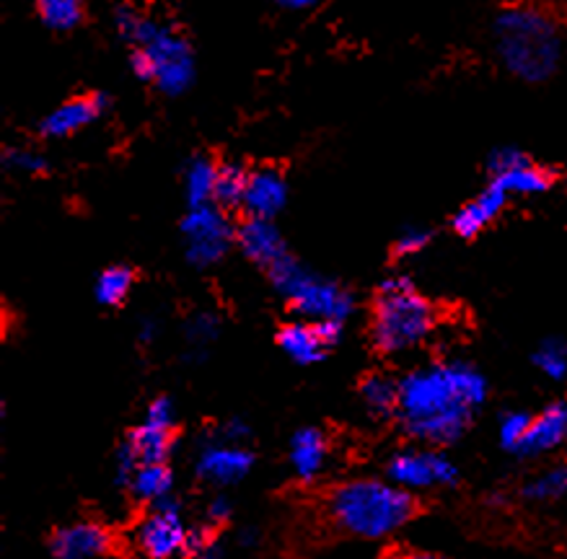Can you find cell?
Instances as JSON below:
<instances>
[{
  "label": "cell",
  "mask_w": 567,
  "mask_h": 559,
  "mask_svg": "<svg viewBox=\"0 0 567 559\" xmlns=\"http://www.w3.org/2000/svg\"><path fill=\"white\" fill-rule=\"evenodd\" d=\"M487 400V381L464 360L427 363L400 381L396 420L402 431L427 446H449L470 431Z\"/></svg>",
  "instance_id": "obj_1"
},
{
  "label": "cell",
  "mask_w": 567,
  "mask_h": 559,
  "mask_svg": "<svg viewBox=\"0 0 567 559\" xmlns=\"http://www.w3.org/2000/svg\"><path fill=\"white\" fill-rule=\"evenodd\" d=\"M114 27L133 48L130 68L135 79L153 83L164 96H182L195 83V52L174 27L158 24L133 6L114 9Z\"/></svg>",
  "instance_id": "obj_2"
},
{
  "label": "cell",
  "mask_w": 567,
  "mask_h": 559,
  "mask_svg": "<svg viewBox=\"0 0 567 559\" xmlns=\"http://www.w3.org/2000/svg\"><path fill=\"white\" fill-rule=\"evenodd\" d=\"M495 52L505 71L524 83H544L563 60V34L557 21L539 6L516 3L503 9L493 24Z\"/></svg>",
  "instance_id": "obj_3"
},
{
  "label": "cell",
  "mask_w": 567,
  "mask_h": 559,
  "mask_svg": "<svg viewBox=\"0 0 567 559\" xmlns=\"http://www.w3.org/2000/svg\"><path fill=\"white\" fill-rule=\"evenodd\" d=\"M334 524L360 539H386L415 516V497L394 482L352 479L329 497Z\"/></svg>",
  "instance_id": "obj_4"
},
{
  "label": "cell",
  "mask_w": 567,
  "mask_h": 559,
  "mask_svg": "<svg viewBox=\"0 0 567 559\" xmlns=\"http://www.w3.org/2000/svg\"><path fill=\"white\" fill-rule=\"evenodd\" d=\"M439 311L404 275H392L379 286L373 301L371 340L384 355H400L431 340Z\"/></svg>",
  "instance_id": "obj_5"
},
{
  "label": "cell",
  "mask_w": 567,
  "mask_h": 559,
  "mask_svg": "<svg viewBox=\"0 0 567 559\" xmlns=\"http://www.w3.org/2000/svg\"><path fill=\"white\" fill-rule=\"evenodd\" d=\"M267 278H270V286L309 321H344L355 311V298L348 288L334 280L319 278L290 255L267 267Z\"/></svg>",
  "instance_id": "obj_6"
},
{
  "label": "cell",
  "mask_w": 567,
  "mask_h": 559,
  "mask_svg": "<svg viewBox=\"0 0 567 559\" xmlns=\"http://www.w3.org/2000/svg\"><path fill=\"white\" fill-rule=\"evenodd\" d=\"M182 234L187 241L184 257L197 270H208V267L218 265L236 241V228L216 203L189 208L182 220Z\"/></svg>",
  "instance_id": "obj_7"
},
{
  "label": "cell",
  "mask_w": 567,
  "mask_h": 559,
  "mask_svg": "<svg viewBox=\"0 0 567 559\" xmlns=\"http://www.w3.org/2000/svg\"><path fill=\"white\" fill-rule=\"evenodd\" d=\"M386 477L404 489H433L449 487L458 477L456 464L439 448H408L400 451L386 466Z\"/></svg>",
  "instance_id": "obj_8"
},
{
  "label": "cell",
  "mask_w": 567,
  "mask_h": 559,
  "mask_svg": "<svg viewBox=\"0 0 567 559\" xmlns=\"http://www.w3.org/2000/svg\"><path fill=\"white\" fill-rule=\"evenodd\" d=\"M189 528L182 524L179 500L174 495L153 503L151 516L137 526V549L151 559H172L187 549Z\"/></svg>",
  "instance_id": "obj_9"
},
{
  "label": "cell",
  "mask_w": 567,
  "mask_h": 559,
  "mask_svg": "<svg viewBox=\"0 0 567 559\" xmlns=\"http://www.w3.org/2000/svg\"><path fill=\"white\" fill-rule=\"evenodd\" d=\"M489 182L501 184L508 195H542L551 187V172L534 164L524 151L505 145L489 153Z\"/></svg>",
  "instance_id": "obj_10"
},
{
  "label": "cell",
  "mask_w": 567,
  "mask_h": 559,
  "mask_svg": "<svg viewBox=\"0 0 567 559\" xmlns=\"http://www.w3.org/2000/svg\"><path fill=\"white\" fill-rule=\"evenodd\" d=\"M174 404L168 396H156L145 410L143 425L127 435V446L141 464H166L174 448Z\"/></svg>",
  "instance_id": "obj_11"
},
{
  "label": "cell",
  "mask_w": 567,
  "mask_h": 559,
  "mask_svg": "<svg viewBox=\"0 0 567 559\" xmlns=\"http://www.w3.org/2000/svg\"><path fill=\"white\" fill-rule=\"evenodd\" d=\"M255 466V456L239 443L210 441L205 443L200 454H197V477L210 482V485H236L241 482Z\"/></svg>",
  "instance_id": "obj_12"
},
{
  "label": "cell",
  "mask_w": 567,
  "mask_h": 559,
  "mask_svg": "<svg viewBox=\"0 0 567 559\" xmlns=\"http://www.w3.org/2000/svg\"><path fill=\"white\" fill-rule=\"evenodd\" d=\"M112 99L106 94H86L68 99L65 104H60L52 110L48 117L40 122V133L44 137H52V141H60V137H71L81 133L83 127H89L91 122L102 117V114L110 110Z\"/></svg>",
  "instance_id": "obj_13"
},
{
  "label": "cell",
  "mask_w": 567,
  "mask_h": 559,
  "mask_svg": "<svg viewBox=\"0 0 567 559\" xmlns=\"http://www.w3.org/2000/svg\"><path fill=\"white\" fill-rule=\"evenodd\" d=\"M112 536L104 526L81 520L58 528L50 539V551L55 559H94L110 551Z\"/></svg>",
  "instance_id": "obj_14"
},
{
  "label": "cell",
  "mask_w": 567,
  "mask_h": 559,
  "mask_svg": "<svg viewBox=\"0 0 567 559\" xmlns=\"http://www.w3.org/2000/svg\"><path fill=\"white\" fill-rule=\"evenodd\" d=\"M236 244H239V249L249 262L265 267V270L288 255L278 226L267 218L247 216V220L236 228Z\"/></svg>",
  "instance_id": "obj_15"
},
{
  "label": "cell",
  "mask_w": 567,
  "mask_h": 559,
  "mask_svg": "<svg viewBox=\"0 0 567 559\" xmlns=\"http://www.w3.org/2000/svg\"><path fill=\"white\" fill-rule=\"evenodd\" d=\"M288 203V182L275 168H257L249 172L247 193H244L241 208L251 218L272 220Z\"/></svg>",
  "instance_id": "obj_16"
},
{
  "label": "cell",
  "mask_w": 567,
  "mask_h": 559,
  "mask_svg": "<svg viewBox=\"0 0 567 559\" xmlns=\"http://www.w3.org/2000/svg\"><path fill=\"white\" fill-rule=\"evenodd\" d=\"M505 203H508V193H505L501 184L489 182L474 200L466 203L464 208H458L454 220H451V228H454L462 239H474V236L485 231V228L501 216Z\"/></svg>",
  "instance_id": "obj_17"
},
{
  "label": "cell",
  "mask_w": 567,
  "mask_h": 559,
  "mask_svg": "<svg viewBox=\"0 0 567 559\" xmlns=\"http://www.w3.org/2000/svg\"><path fill=\"white\" fill-rule=\"evenodd\" d=\"M567 441V404L555 402L544 407L539 415L532 417L524 443H520L518 456H542L563 446Z\"/></svg>",
  "instance_id": "obj_18"
},
{
  "label": "cell",
  "mask_w": 567,
  "mask_h": 559,
  "mask_svg": "<svg viewBox=\"0 0 567 559\" xmlns=\"http://www.w3.org/2000/svg\"><path fill=\"white\" fill-rule=\"evenodd\" d=\"M278 344L282 352L293 360L298 365H313L319 360H324L329 352L327 342L321 340L317 332V324L309 319L303 321H293V324H286L278 332Z\"/></svg>",
  "instance_id": "obj_19"
},
{
  "label": "cell",
  "mask_w": 567,
  "mask_h": 559,
  "mask_svg": "<svg viewBox=\"0 0 567 559\" xmlns=\"http://www.w3.org/2000/svg\"><path fill=\"white\" fill-rule=\"evenodd\" d=\"M327 464V438L317 427H301L290 441V466L303 482L317 479Z\"/></svg>",
  "instance_id": "obj_20"
},
{
  "label": "cell",
  "mask_w": 567,
  "mask_h": 559,
  "mask_svg": "<svg viewBox=\"0 0 567 559\" xmlns=\"http://www.w3.org/2000/svg\"><path fill=\"white\" fill-rule=\"evenodd\" d=\"M216 179L218 164L208 156H195L184 164V197L189 208H200L216 200Z\"/></svg>",
  "instance_id": "obj_21"
},
{
  "label": "cell",
  "mask_w": 567,
  "mask_h": 559,
  "mask_svg": "<svg viewBox=\"0 0 567 559\" xmlns=\"http://www.w3.org/2000/svg\"><path fill=\"white\" fill-rule=\"evenodd\" d=\"M360 400H363L365 410L373 412L375 417L396 415V407H400V384L389 376H381V373H371L360 384Z\"/></svg>",
  "instance_id": "obj_22"
},
{
  "label": "cell",
  "mask_w": 567,
  "mask_h": 559,
  "mask_svg": "<svg viewBox=\"0 0 567 559\" xmlns=\"http://www.w3.org/2000/svg\"><path fill=\"white\" fill-rule=\"evenodd\" d=\"M127 487L137 500H145L153 505L156 500H161V497L172 495L174 474L166 464H141Z\"/></svg>",
  "instance_id": "obj_23"
},
{
  "label": "cell",
  "mask_w": 567,
  "mask_h": 559,
  "mask_svg": "<svg viewBox=\"0 0 567 559\" xmlns=\"http://www.w3.org/2000/svg\"><path fill=\"white\" fill-rule=\"evenodd\" d=\"M34 6L52 32H71L83 21V0H34Z\"/></svg>",
  "instance_id": "obj_24"
},
{
  "label": "cell",
  "mask_w": 567,
  "mask_h": 559,
  "mask_svg": "<svg viewBox=\"0 0 567 559\" xmlns=\"http://www.w3.org/2000/svg\"><path fill=\"white\" fill-rule=\"evenodd\" d=\"M133 280H135V275L130 267H125V265L106 267V270L96 278V286H94L96 301L102 306L125 303L130 290H133Z\"/></svg>",
  "instance_id": "obj_25"
},
{
  "label": "cell",
  "mask_w": 567,
  "mask_h": 559,
  "mask_svg": "<svg viewBox=\"0 0 567 559\" xmlns=\"http://www.w3.org/2000/svg\"><path fill=\"white\" fill-rule=\"evenodd\" d=\"M249 172H244L239 164H224L218 166V179H216V205L220 208H241L244 193H247Z\"/></svg>",
  "instance_id": "obj_26"
},
{
  "label": "cell",
  "mask_w": 567,
  "mask_h": 559,
  "mask_svg": "<svg viewBox=\"0 0 567 559\" xmlns=\"http://www.w3.org/2000/svg\"><path fill=\"white\" fill-rule=\"evenodd\" d=\"M565 489H567V479H565L563 469L542 472L528 482H524V487H520V497H526V500H532V503H551V500H557Z\"/></svg>",
  "instance_id": "obj_27"
},
{
  "label": "cell",
  "mask_w": 567,
  "mask_h": 559,
  "mask_svg": "<svg viewBox=\"0 0 567 559\" xmlns=\"http://www.w3.org/2000/svg\"><path fill=\"white\" fill-rule=\"evenodd\" d=\"M534 365L544 376L559 381L567 376V344L559 340H544L534 352Z\"/></svg>",
  "instance_id": "obj_28"
},
{
  "label": "cell",
  "mask_w": 567,
  "mask_h": 559,
  "mask_svg": "<svg viewBox=\"0 0 567 559\" xmlns=\"http://www.w3.org/2000/svg\"><path fill=\"white\" fill-rule=\"evenodd\" d=\"M528 427H532V415H528V412H505L501 417V425H497L501 446L518 456L520 443H524Z\"/></svg>",
  "instance_id": "obj_29"
},
{
  "label": "cell",
  "mask_w": 567,
  "mask_h": 559,
  "mask_svg": "<svg viewBox=\"0 0 567 559\" xmlns=\"http://www.w3.org/2000/svg\"><path fill=\"white\" fill-rule=\"evenodd\" d=\"M218 334H220V321L216 313H208V311L195 313V317L187 321V327H184V337H187V342L193 344L195 350H205L210 342L218 340Z\"/></svg>",
  "instance_id": "obj_30"
},
{
  "label": "cell",
  "mask_w": 567,
  "mask_h": 559,
  "mask_svg": "<svg viewBox=\"0 0 567 559\" xmlns=\"http://www.w3.org/2000/svg\"><path fill=\"white\" fill-rule=\"evenodd\" d=\"M3 166L19 174H42L48 172V161L42 153L32 148H6L3 151Z\"/></svg>",
  "instance_id": "obj_31"
},
{
  "label": "cell",
  "mask_w": 567,
  "mask_h": 559,
  "mask_svg": "<svg viewBox=\"0 0 567 559\" xmlns=\"http://www.w3.org/2000/svg\"><path fill=\"white\" fill-rule=\"evenodd\" d=\"M427 244H431V234L423 231V228H404V231L396 236V241H394V255L396 257L420 255Z\"/></svg>",
  "instance_id": "obj_32"
},
{
  "label": "cell",
  "mask_w": 567,
  "mask_h": 559,
  "mask_svg": "<svg viewBox=\"0 0 567 559\" xmlns=\"http://www.w3.org/2000/svg\"><path fill=\"white\" fill-rule=\"evenodd\" d=\"M137 466H141V458H137V454L127 446V443H122L117 451V458H114V472H117L120 485H125V487L130 485V479H133Z\"/></svg>",
  "instance_id": "obj_33"
},
{
  "label": "cell",
  "mask_w": 567,
  "mask_h": 559,
  "mask_svg": "<svg viewBox=\"0 0 567 559\" xmlns=\"http://www.w3.org/2000/svg\"><path fill=\"white\" fill-rule=\"evenodd\" d=\"M218 438L226 441V443H239V446H241V443L249 438V425L239 417H231L228 423H224V427H220Z\"/></svg>",
  "instance_id": "obj_34"
},
{
  "label": "cell",
  "mask_w": 567,
  "mask_h": 559,
  "mask_svg": "<svg viewBox=\"0 0 567 559\" xmlns=\"http://www.w3.org/2000/svg\"><path fill=\"white\" fill-rule=\"evenodd\" d=\"M210 541H216V539H213V534L208 531V528L195 526V528H189V534H187V549H184V551H187L189 557H197L205 547H208Z\"/></svg>",
  "instance_id": "obj_35"
},
{
  "label": "cell",
  "mask_w": 567,
  "mask_h": 559,
  "mask_svg": "<svg viewBox=\"0 0 567 559\" xmlns=\"http://www.w3.org/2000/svg\"><path fill=\"white\" fill-rule=\"evenodd\" d=\"M208 518L213 524H226L231 518V503H228V497H213L208 505Z\"/></svg>",
  "instance_id": "obj_36"
},
{
  "label": "cell",
  "mask_w": 567,
  "mask_h": 559,
  "mask_svg": "<svg viewBox=\"0 0 567 559\" xmlns=\"http://www.w3.org/2000/svg\"><path fill=\"white\" fill-rule=\"evenodd\" d=\"M161 332V324L156 317H143L141 324H137V337H141V342H153Z\"/></svg>",
  "instance_id": "obj_37"
},
{
  "label": "cell",
  "mask_w": 567,
  "mask_h": 559,
  "mask_svg": "<svg viewBox=\"0 0 567 559\" xmlns=\"http://www.w3.org/2000/svg\"><path fill=\"white\" fill-rule=\"evenodd\" d=\"M272 3H278L280 9H286V11H306V9H311L317 0H272Z\"/></svg>",
  "instance_id": "obj_38"
},
{
  "label": "cell",
  "mask_w": 567,
  "mask_h": 559,
  "mask_svg": "<svg viewBox=\"0 0 567 559\" xmlns=\"http://www.w3.org/2000/svg\"><path fill=\"white\" fill-rule=\"evenodd\" d=\"M195 559H226V549L218 541H210Z\"/></svg>",
  "instance_id": "obj_39"
},
{
  "label": "cell",
  "mask_w": 567,
  "mask_h": 559,
  "mask_svg": "<svg viewBox=\"0 0 567 559\" xmlns=\"http://www.w3.org/2000/svg\"><path fill=\"white\" fill-rule=\"evenodd\" d=\"M386 559H449V557L433 555V551H402V555H394V557H386Z\"/></svg>",
  "instance_id": "obj_40"
},
{
  "label": "cell",
  "mask_w": 567,
  "mask_h": 559,
  "mask_svg": "<svg viewBox=\"0 0 567 559\" xmlns=\"http://www.w3.org/2000/svg\"><path fill=\"white\" fill-rule=\"evenodd\" d=\"M239 544L241 547H255L257 544V531H251V528H247V531L239 534Z\"/></svg>",
  "instance_id": "obj_41"
},
{
  "label": "cell",
  "mask_w": 567,
  "mask_h": 559,
  "mask_svg": "<svg viewBox=\"0 0 567 559\" xmlns=\"http://www.w3.org/2000/svg\"><path fill=\"white\" fill-rule=\"evenodd\" d=\"M563 472H565V479H567V464H565V469H563Z\"/></svg>",
  "instance_id": "obj_42"
}]
</instances>
